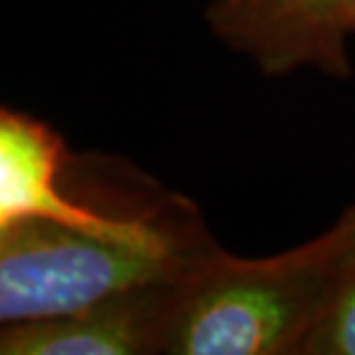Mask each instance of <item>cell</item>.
Instances as JSON below:
<instances>
[{
  "label": "cell",
  "mask_w": 355,
  "mask_h": 355,
  "mask_svg": "<svg viewBox=\"0 0 355 355\" xmlns=\"http://www.w3.org/2000/svg\"><path fill=\"white\" fill-rule=\"evenodd\" d=\"M323 233L268 259L212 250L184 277L166 355H302L337 277Z\"/></svg>",
  "instance_id": "6da1fadb"
},
{
  "label": "cell",
  "mask_w": 355,
  "mask_h": 355,
  "mask_svg": "<svg viewBox=\"0 0 355 355\" xmlns=\"http://www.w3.org/2000/svg\"><path fill=\"white\" fill-rule=\"evenodd\" d=\"M219 247L198 229L164 245H137L24 219L0 229V321L65 316L113 295L187 277Z\"/></svg>",
  "instance_id": "7a4b0ae2"
},
{
  "label": "cell",
  "mask_w": 355,
  "mask_h": 355,
  "mask_svg": "<svg viewBox=\"0 0 355 355\" xmlns=\"http://www.w3.org/2000/svg\"><path fill=\"white\" fill-rule=\"evenodd\" d=\"M67 164L65 141L51 125L21 111H0V229L42 219L65 229L137 245H164L201 229L194 205L178 201L171 212L134 217L106 215L72 201L60 189Z\"/></svg>",
  "instance_id": "3957f363"
},
{
  "label": "cell",
  "mask_w": 355,
  "mask_h": 355,
  "mask_svg": "<svg viewBox=\"0 0 355 355\" xmlns=\"http://www.w3.org/2000/svg\"><path fill=\"white\" fill-rule=\"evenodd\" d=\"M210 33L247 55L266 76L311 67L351 76V0H212Z\"/></svg>",
  "instance_id": "277c9868"
},
{
  "label": "cell",
  "mask_w": 355,
  "mask_h": 355,
  "mask_svg": "<svg viewBox=\"0 0 355 355\" xmlns=\"http://www.w3.org/2000/svg\"><path fill=\"white\" fill-rule=\"evenodd\" d=\"M184 279V277H182ZM182 279L113 295L65 316L3 325V355H155Z\"/></svg>",
  "instance_id": "5b68a950"
},
{
  "label": "cell",
  "mask_w": 355,
  "mask_h": 355,
  "mask_svg": "<svg viewBox=\"0 0 355 355\" xmlns=\"http://www.w3.org/2000/svg\"><path fill=\"white\" fill-rule=\"evenodd\" d=\"M302 355H355V266L337 270Z\"/></svg>",
  "instance_id": "8992f818"
},
{
  "label": "cell",
  "mask_w": 355,
  "mask_h": 355,
  "mask_svg": "<svg viewBox=\"0 0 355 355\" xmlns=\"http://www.w3.org/2000/svg\"><path fill=\"white\" fill-rule=\"evenodd\" d=\"M323 238L339 268L355 266V203L344 210V215L337 219L332 229L323 233Z\"/></svg>",
  "instance_id": "52a82bcc"
},
{
  "label": "cell",
  "mask_w": 355,
  "mask_h": 355,
  "mask_svg": "<svg viewBox=\"0 0 355 355\" xmlns=\"http://www.w3.org/2000/svg\"><path fill=\"white\" fill-rule=\"evenodd\" d=\"M351 33L355 35V0H351Z\"/></svg>",
  "instance_id": "ba28073f"
}]
</instances>
